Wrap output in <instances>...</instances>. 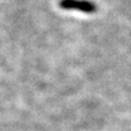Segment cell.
I'll return each instance as SVG.
<instances>
[{"mask_svg":"<svg viewBox=\"0 0 131 131\" xmlns=\"http://www.w3.org/2000/svg\"><path fill=\"white\" fill-rule=\"evenodd\" d=\"M60 8L67 10H79L86 14H93L97 12V6L94 2L89 0H60Z\"/></svg>","mask_w":131,"mask_h":131,"instance_id":"obj_1","label":"cell"}]
</instances>
